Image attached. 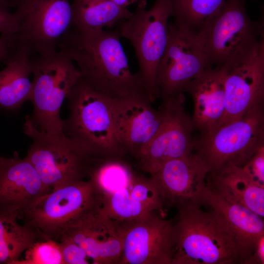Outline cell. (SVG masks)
I'll return each instance as SVG.
<instances>
[{
    "mask_svg": "<svg viewBox=\"0 0 264 264\" xmlns=\"http://www.w3.org/2000/svg\"><path fill=\"white\" fill-rule=\"evenodd\" d=\"M120 37L117 29L82 31L71 25L58 50L76 64L81 78L101 94L117 99L146 93L136 73L130 70Z\"/></svg>",
    "mask_w": 264,
    "mask_h": 264,
    "instance_id": "1",
    "label": "cell"
},
{
    "mask_svg": "<svg viewBox=\"0 0 264 264\" xmlns=\"http://www.w3.org/2000/svg\"><path fill=\"white\" fill-rule=\"evenodd\" d=\"M199 202L177 207L172 264H246L254 245L219 213Z\"/></svg>",
    "mask_w": 264,
    "mask_h": 264,
    "instance_id": "2",
    "label": "cell"
},
{
    "mask_svg": "<svg viewBox=\"0 0 264 264\" xmlns=\"http://www.w3.org/2000/svg\"><path fill=\"white\" fill-rule=\"evenodd\" d=\"M68 118L64 134L95 158L124 156L126 154L114 130V99L91 88L81 78L66 98Z\"/></svg>",
    "mask_w": 264,
    "mask_h": 264,
    "instance_id": "3",
    "label": "cell"
},
{
    "mask_svg": "<svg viewBox=\"0 0 264 264\" xmlns=\"http://www.w3.org/2000/svg\"><path fill=\"white\" fill-rule=\"evenodd\" d=\"M245 0H227L198 31L210 67L228 70L252 55L264 44V19L248 16Z\"/></svg>",
    "mask_w": 264,
    "mask_h": 264,
    "instance_id": "4",
    "label": "cell"
},
{
    "mask_svg": "<svg viewBox=\"0 0 264 264\" xmlns=\"http://www.w3.org/2000/svg\"><path fill=\"white\" fill-rule=\"evenodd\" d=\"M264 145V104H261L241 118L194 137L193 152L212 173L229 165L242 167Z\"/></svg>",
    "mask_w": 264,
    "mask_h": 264,
    "instance_id": "5",
    "label": "cell"
},
{
    "mask_svg": "<svg viewBox=\"0 0 264 264\" xmlns=\"http://www.w3.org/2000/svg\"><path fill=\"white\" fill-rule=\"evenodd\" d=\"M146 6L145 0L138 1L132 16L119 22L117 29L134 48L139 65L136 74L152 103L157 99L156 71L167 46L173 8L170 0H155L148 10Z\"/></svg>",
    "mask_w": 264,
    "mask_h": 264,
    "instance_id": "6",
    "label": "cell"
},
{
    "mask_svg": "<svg viewBox=\"0 0 264 264\" xmlns=\"http://www.w3.org/2000/svg\"><path fill=\"white\" fill-rule=\"evenodd\" d=\"M31 65L30 101L33 110L30 119L48 134H64L61 108L79 81L80 73L75 64L59 50L50 57L31 58Z\"/></svg>",
    "mask_w": 264,
    "mask_h": 264,
    "instance_id": "7",
    "label": "cell"
},
{
    "mask_svg": "<svg viewBox=\"0 0 264 264\" xmlns=\"http://www.w3.org/2000/svg\"><path fill=\"white\" fill-rule=\"evenodd\" d=\"M23 132L32 141L25 158L52 190L88 178L96 158L64 134L46 133L33 124L29 115L25 116Z\"/></svg>",
    "mask_w": 264,
    "mask_h": 264,
    "instance_id": "8",
    "label": "cell"
},
{
    "mask_svg": "<svg viewBox=\"0 0 264 264\" xmlns=\"http://www.w3.org/2000/svg\"><path fill=\"white\" fill-rule=\"evenodd\" d=\"M15 9L19 27L15 49L33 56L50 57L72 24L69 0H7Z\"/></svg>",
    "mask_w": 264,
    "mask_h": 264,
    "instance_id": "9",
    "label": "cell"
},
{
    "mask_svg": "<svg viewBox=\"0 0 264 264\" xmlns=\"http://www.w3.org/2000/svg\"><path fill=\"white\" fill-rule=\"evenodd\" d=\"M209 68L198 33L183 23H169L167 46L156 71V98L165 100L183 93L187 84Z\"/></svg>",
    "mask_w": 264,
    "mask_h": 264,
    "instance_id": "10",
    "label": "cell"
},
{
    "mask_svg": "<svg viewBox=\"0 0 264 264\" xmlns=\"http://www.w3.org/2000/svg\"><path fill=\"white\" fill-rule=\"evenodd\" d=\"M100 208L99 193L88 178L52 190L22 220L45 239L58 241L73 223Z\"/></svg>",
    "mask_w": 264,
    "mask_h": 264,
    "instance_id": "11",
    "label": "cell"
},
{
    "mask_svg": "<svg viewBox=\"0 0 264 264\" xmlns=\"http://www.w3.org/2000/svg\"><path fill=\"white\" fill-rule=\"evenodd\" d=\"M184 100L183 93L162 100L165 116L162 126L136 159L137 167L150 176L166 162L193 152L195 129L191 117L185 111Z\"/></svg>",
    "mask_w": 264,
    "mask_h": 264,
    "instance_id": "12",
    "label": "cell"
},
{
    "mask_svg": "<svg viewBox=\"0 0 264 264\" xmlns=\"http://www.w3.org/2000/svg\"><path fill=\"white\" fill-rule=\"evenodd\" d=\"M158 212L123 223L124 235L118 264H172L174 223Z\"/></svg>",
    "mask_w": 264,
    "mask_h": 264,
    "instance_id": "13",
    "label": "cell"
},
{
    "mask_svg": "<svg viewBox=\"0 0 264 264\" xmlns=\"http://www.w3.org/2000/svg\"><path fill=\"white\" fill-rule=\"evenodd\" d=\"M151 103L143 92L114 100L113 121L117 138L126 154L135 160L156 134L165 118L163 104L155 110Z\"/></svg>",
    "mask_w": 264,
    "mask_h": 264,
    "instance_id": "14",
    "label": "cell"
},
{
    "mask_svg": "<svg viewBox=\"0 0 264 264\" xmlns=\"http://www.w3.org/2000/svg\"><path fill=\"white\" fill-rule=\"evenodd\" d=\"M52 189L35 168L15 152L12 158L0 157V213L22 220Z\"/></svg>",
    "mask_w": 264,
    "mask_h": 264,
    "instance_id": "15",
    "label": "cell"
},
{
    "mask_svg": "<svg viewBox=\"0 0 264 264\" xmlns=\"http://www.w3.org/2000/svg\"><path fill=\"white\" fill-rule=\"evenodd\" d=\"M124 235L123 223L107 217L99 208L73 223L60 239L65 237L74 242L93 264H118Z\"/></svg>",
    "mask_w": 264,
    "mask_h": 264,
    "instance_id": "16",
    "label": "cell"
},
{
    "mask_svg": "<svg viewBox=\"0 0 264 264\" xmlns=\"http://www.w3.org/2000/svg\"><path fill=\"white\" fill-rule=\"evenodd\" d=\"M100 198L101 212L120 223L138 220L160 211L164 205L152 177L136 173L126 181Z\"/></svg>",
    "mask_w": 264,
    "mask_h": 264,
    "instance_id": "17",
    "label": "cell"
},
{
    "mask_svg": "<svg viewBox=\"0 0 264 264\" xmlns=\"http://www.w3.org/2000/svg\"><path fill=\"white\" fill-rule=\"evenodd\" d=\"M209 170L194 152L170 160L150 175L164 204L176 207L199 202L206 186Z\"/></svg>",
    "mask_w": 264,
    "mask_h": 264,
    "instance_id": "18",
    "label": "cell"
},
{
    "mask_svg": "<svg viewBox=\"0 0 264 264\" xmlns=\"http://www.w3.org/2000/svg\"><path fill=\"white\" fill-rule=\"evenodd\" d=\"M225 91V113L218 127L264 104V44L252 55L227 70Z\"/></svg>",
    "mask_w": 264,
    "mask_h": 264,
    "instance_id": "19",
    "label": "cell"
},
{
    "mask_svg": "<svg viewBox=\"0 0 264 264\" xmlns=\"http://www.w3.org/2000/svg\"><path fill=\"white\" fill-rule=\"evenodd\" d=\"M227 70L224 67L207 68L185 88L184 92L193 98L194 112L191 118L195 130L200 133L216 128L224 116Z\"/></svg>",
    "mask_w": 264,
    "mask_h": 264,
    "instance_id": "20",
    "label": "cell"
},
{
    "mask_svg": "<svg viewBox=\"0 0 264 264\" xmlns=\"http://www.w3.org/2000/svg\"><path fill=\"white\" fill-rule=\"evenodd\" d=\"M207 186L227 200L264 216V187L255 183L242 167L229 165L209 173Z\"/></svg>",
    "mask_w": 264,
    "mask_h": 264,
    "instance_id": "21",
    "label": "cell"
},
{
    "mask_svg": "<svg viewBox=\"0 0 264 264\" xmlns=\"http://www.w3.org/2000/svg\"><path fill=\"white\" fill-rule=\"evenodd\" d=\"M0 70V108L17 111L30 100L32 83L31 58L25 52L15 49Z\"/></svg>",
    "mask_w": 264,
    "mask_h": 264,
    "instance_id": "22",
    "label": "cell"
},
{
    "mask_svg": "<svg viewBox=\"0 0 264 264\" xmlns=\"http://www.w3.org/2000/svg\"><path fill=\"white\" fill-rule=\"evenodd\" d=\"M200 203L207 205L220 214L248 243L254 245L264 235V218L247 208L232 202L206 186Z\"/></svg>",
    "mask_w": 264,
    "mask_h": 264,
    "instance_id": "23",
    "label": "cell"
},
{
    "mask_svg": "<svg viewBox=\"0 0 264 264\" xmlns=\"http://www.w3.org/2000/svg\"><path fill=\"white\" fill-rule=\"evenodd\" d=\"M72 26L82 31L112 27L131 18L133 12L118 6L110 0H72Z\"/></svg>",
    "mask_w": 264,
    "mask_h": 264,
    "instance_id": "24",
    "label": "cell"
},
{
    "mask_svg": "<svg viewBox=\"0 0 264 264\" xmlns=\"http://www.w3.org/2000/svg\"><path fill=\"white\" fill-rule=\"evenodd\" d=\"M0 213V264H15L34 243L46 240L35 227Z\"/></svg>",
    "mask_w": 264,
    "mask_h": 264,
    "instance_id": "25",
    "label": "cell"
},
{
    "mask_svg": "<svg viewBox=\"0 0 264 264\" xmlns=\"http://www.w3.org/2000/svg\"><path fill=\"white\" fill-rule=\"evenodd\" d=\"M227 0H170L175 21L198 32L202 23L216 13Z\"/></svg>",
    "mask_w": 264,
    "mask_h": 264,
    "instance_id": "26",
    "label": "cell"
},
{
    "mask_svg": "<svg viewBox=\"0 0 264 264\" xmlns=\"http://www.w3.org/2000/svg\"><path fill=\"white\" fill-rule=\"evenodd\" d=\"M25 251L24 259L15 264H64L60 243L55 240L37 241Z\"/></svg>",
    "mask_w": 264,
    "mask_h": 264,
    "instance_id": "27",
    "label": "cell"
},
{
    "mask_svg": "<svg viewBox=\"0 0 264 264\" xmlns=\"http://www.w3.org/2000/svg\"><path fill=\"white\" fill-rule=\"evenodd\" d=\"M58 242L61 246L64 264L89 263L85 252L74 242L65 237L61 238Z\"/></svg>",
    "mask_w": 264,
    "mask_h": 264,
    "instance_id": "28",
    "label": "cell"
},
{
    "mask_svg": "<svg viewBox=\"0 0 264 264\" xmlns=\"http://www.w3.org/2000/svg\"><path fill=\"white\" fill-rule=\"evenodd\" d=\"M242 168L255 183L264 187V145Z\"/></svg>",
    "mask_w": 264,
    "mask_h": 264,
    "instance_id": "29",
    "label": "cell"
},
{
    "mask_svg": "<svg viewBox=\"0 0 264 264\" xmlns=\"http://www.w3.org/2000/svg\"><path fill=\"white\" fill-rule=\"evenodd\" d=\"M19 27L18 17L16 13L10 12L9 8L0 5V35L14 37Z\"/></svg>",
    "mask_w": 264,
    "mask_h": 264,
    "instance_id": "30",
    "label": "cell"
},
{
    "mask_svg": "<svg viewBox=\"0 0 264 264\" xmlns=\"http://www.w3.org/2000/svg\"><path fill=\"white\" fill-rule=\"evenodd\" d=\"M16 47L15 36H0V62L5 63L13 54Z\"/></svg>",
    "mask_w": 264,
    "mask_h": 264,
    "instance_id": "31",
    "label": "cell"
},
{
    "mask_svg": "<svg viewBox=\"0 0 264 264\" xmlns=\"http://www.w3.org/2000/svg\"><path fill=\"white\" fill-rule=\"evenodd\" d=\"M264 264V235L257 240L252 253L246 264Z\"/></svg>",
    "mask_w": 264,
    "mask_h": 264,
    "instance_id": "32",
    "label": "cell"
},
{
    "mask_svg": "<svg viewBox=\"0 0 264 264\" xmlns=\"http://www.w3.org/2000/svg\"><path fill=\"white\" fill-rule=\"evenodd\" d=\"M112 2H113L116 5L118 6L128 8V6L130 5L137 3L138 0H110Z\"/></svg>",
    "mask_w": 264,
    "mask_h": 264,
    "instance_id": "33",
    "label": "cell"
},
{
    "mask_svg": "<svg viewBox=\"0 0 264 264\" xmlns=\"http://www.w3.org/2000/svg\"><path fill=\"white\" fill-rule=\"evenodd\" d=\"M0 5L7 6L10 8L9 4L7 0H0Z\"/></svg>",
    "mask_w": 264,
    "mask_h": 264,
    "instance_id": "34",
    "label": "cell"
}]
</instances>
